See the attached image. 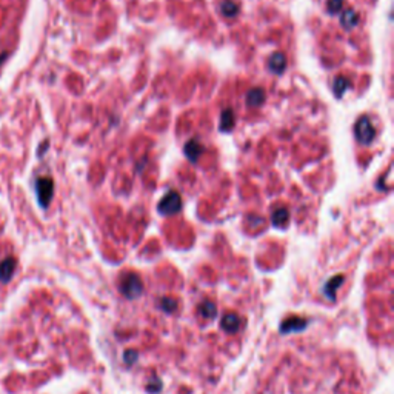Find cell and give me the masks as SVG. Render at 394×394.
I'll return each instance as SVG.
<instances>
[{
	"instance_id": "obj_1",
	"label": "cell",
	"mask_w": 394,
	"mask_h": 394,
	"mask_svg": "<svg viewBox=\"0 0 394 394\" xmlns=\"http://www.w3.org/2000/svg\"><path fill=\"white\" fill-rule=\"evenodd\" d=\"M119 288H120V293H122L127 299H134V297H137V296L142 293V290H143V283H142L140 277H139L137 274H134V273H127V274H123V276H122Z\"/></svg>"
},
{
	"instance_id": "obj_16",
	"label": "cell",
	"mask_w": 394,
	"mask_h": 394,
	"mask_svg": "<svg viewBox=\"0 0 394 394\" xmlns=\"http://www.w3.org/2000/svg\"><path fill=\"white\" fill-rule=\"evenodd\" d=\"M342 276H337L334 277V279H331L328 280V283L325 285V288H324V294L327 296L328 299H334V296H336V290L339 288L340 285H342Z\"/></svg>"
},
{
	"instance_id": "obj_5",
	"label": "cell",
	"mask_w": 394,
	"mask_h": 394,
	"mask_svg": "<svg viewBox=\"0 0 394 394\" xmlns=\"http://www.w3.org/2000/svg\"><path fill=\"white\" fill-rule=\"evenodd\" d=\"M203 151H205V148L197 140H190L183 148V153L190 162H197V160L200 159V156L203 154Z\"/></svg>"
},
{
	"instance_id": "obj_13",
	"label": "cell",
	"mask_w": 394,
	"mask_h": 394,
	"mask_svg": "<svg viewBox=\"0 0 394 394\" xmlns=\"http://www.w3.org/2000/svg\"><path fill=\"white\" fill-rule=\"evenodd\" d=\"M234 127V114L231 110H225L220 114V122H219V130L223 132L231 131V128Z\"/></svg>"
},
{
	"instance_id": "obj_9",
	"label": "cell",
	"mask_w": 394,
	"mask_h": 394,
	"mask_svg": "<svg viewBox=\"0 0 394 394\" xmlns=\"http://www.w3.org/2000/svg\"><path fill=\"white\" fill-rule=\"evenodd\" d=\"M245 100H246V103H248L249 106H253V108H256V106L263 105V102H265V93H263V89H262V88H253V89H249V91L246 93Z\"/></svg>"
},
{
	"instance_id": "obj_11",
	"label": "cell",
	"mask_w": 394,
	"mask_h": 394,
	"mask_svg": "<svg viewBox=\"0 0 394 394\" xmlns=\"http://www.w3.org/2000/svg\"><path fill=\"white\" fill-rule=\"evenodd\" d=\"M290 220V211L286 208H277L273 214H271V222L273 225L277 228L285 227Z\"/></svg>"
},
{
	"instance_id": "obj_12",
	"label": "cell",
	"mask_w": 394,
	"mask_h": 394,
	"mask_svg": "<svg viewBox=\"0 0 394 394\" xmlns=\"http://www.w3.org/2000/svg\"><path fill=\"white\" fill-rule=\"evenodd\" d=\"M340 23H342L345 30H353L354 26L359 23V16L353 10H345V13L340 17Z\"/></svg>"
},
{
	"instance_id": "obj_17",
	"label": "cell",
	"mask_w": 394,
	"mask_h": 394,
	"mask_svg": "<svg viewBox=\"0 0 394 394\" xmlns=\"http://www.w3.org/2000/svg\"><path fill=\"white\" fill-rule=\"evenodd\" d=\"M200 312L207 319H213V317H216L217 310H216V305H214L213 302L207 300V302H203L202 305H200Z\"/></svg>"
},
{
	"instance_id": "obj_15",
	"label": "cell",
	"mask_w": 394,
	"mask_h": 394,
	"mask_svg": "<svg viewBox=\"0 0 394 394\" xmlns=\"http://www.w3.org/2000/svg\"><path fill=\"white\" fill-rule=\"evenodd\" d=\"M350 88H351V82H350V80H348V79H345V77H337V79L334 80L333 91H334V94H336L337 98L342 97V96L345 94L346 89H350Z\"/></svg>"
},
{
	"instance_id": "obj_19",
	"label": "cell",
	"mask_w": 394,
	"mask_h": 394,
	"mask_svg": "<svg viewBox=\"0 0 394 394\" xmlns=\"http://www.w3.org/2000/svg\"><path fill=\"white\" fill-rule=\"evenodd\" d=\"M160 307H162L165 311L171 312V311L176 310V300H173V299H162V302H160Z\"/></svg>"
},
{
	"instance_id": "obj_3",
	"label": "cell",
	"mask_w": 394,
	"mask_h": 394,
	"mask_svg": "<svg viewBox=\"0 0 394 394\" xmlns=\"http://www.w3.org/2000/svg\"><path fill=\"white\" fill-rule=\"evenodd\" d=\"M354 134L356 139L359 140L362 145H370L376 137V130L368 117H361L354 125Z\"/></svg>"
},
{
	"instance_id": "obj_18",
	"label": "cell",
	"mask_w": 394,
	"mask_h": 394,
	"mask_svg": "<svg viewBox=\"0 0 394 394\" xmlns=\"http://www.w3.org/2000/svg\"><path fill=\"white\" fill-rule=\"evenodd\" d=\"M342 3H344V0H328V13H331V14L339 13L340 8H342Z\"/></svg>"
},
{
	"instance_id": "obj_4",
	"label": "cell",
	"mask_w": 394,
	"mask_h": 394,
	"mask_svg": "<svg viewBox=\"0 0 394 394\" xmlns=\"http://www.w3.org/2000/svg\"><path fill=\"white\" fill-rule=\"evenodd\" d=\"M182 210V199L181 194L176 191H169L162 200L159 202L157 211L162 216H173V214L179 213Z\"/></svg>"
},
{
	"instance_id": "obj_6",
	"label": "cell",
	"mask_w": 394,
	"mask_h": 394,
	"mask_svg": "<svg viewBox=\"0 0 394 394\" xmlns=\"http://www.w3.org/2000/svg\"><path fill=\"white\" fill-rule=\"evenodd\" d=\"M16 270V259L14 257H6L5 261L0 262V280L3 283L10 282Z\"/></svg>"
},
{
	"instance_id": "obj_8",
	"label": "cell",
	"mask_w": 394,
	"mask_h": 394,
	"mask_svg": "<svg viewBox=\"0 0 394 394\" xmlns=\"http://www.w3.org/2000/svg\"><path fill=\"white\" fill-rule=\"evenodd\" d=\"M307 327V320H303L300 317H293L285 320L283 324L280 325V331L282 333H293V331H302L305 329Z\"/></svg>"
},
{
	"instance_id": "obj_2",
	"label": "cell",
	"mask_w": 394,
	"mask_h": 394,
	"mask_svg": "<svg viewBox=\"0 0 394 394\" xmlns=\"http://www.w3.org/2000/svg\"><path fill=\"white\" fill-rule=\"evenodd\" d=\"M35 193H37V199L42 208H48V205L52 200L54 196V182L51 177H39L35 182Z\"/></svg>"
},
{
	"instance_id": "obj_14",
	"label": "cell",
	"mask_w": 394,
	"mask_h": 394,
	"mask_svg": "<svg viewBox=\"0 0 394 394\" xmlns=\"http://www.w3.org/2000/svg\"><path fill=\"white\" fill-rule=\"evenodd\" d=\"M220 13L228 17V19H232L239 14V5L234 2V0H223L220 3Z\"/></svg>"
},
{
	"instance_id": "obj_10",
	"label": "cell",
	"mask_w": 394,
	"mask_h": 394,
	"mask_svg": "<svg viewBox=\"0 0 394 394\" xmlns=\"http://www.w3.org/2000/svg\"><path fill=\"white\" fill-rule=\"evenodd\" d=\"M222 328L227 333H237L240 328V317L236 314H227L222 319Z\"/></svg>"
},
{
	"instance_id": "obj_7",
	"label": "cell",
	"mask_w": 394,
	"mask_h": 394,
	"mask_svg": "<svg viewBox=\"0 0 394 394\" xmlns=\"http://www.w3.org/2000/svg\"><path fill=\"white\" fill-rule=\"evenodd\" d=\"M286 66V57L282 52H274V54L268 60V68L274 74H282Z\"/></svg>"
}]
</instances>
